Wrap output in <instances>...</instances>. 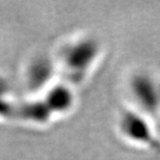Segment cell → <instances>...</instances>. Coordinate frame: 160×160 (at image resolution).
I'll use <instances>...</instances> for the list:
<instances>
[{
    "label": "cell",
    "instance_id": "277c9868",
    "mask_svg": "<svg viewBox=\"0 0 160 160\" xmlns=\"http://www.w3.org/2000/svg\"><path fill=\"white\" fill-rule=\"evenodd\" d=\"M43 100L54 114L69 113L76 104V95L71 86L65 83L53 85L48 89Z\"/></svg>",
    "mask_w": 160,
    "mask_h": 160
},
{
    "label": "cell",
    "instance_id": "52a82bcc",
    "mask_svg": "<svg viewBox=\"0 0 160 160\" xmlns=\"http://www.w3.org/2000/svg\"><path fill=\"white\" fill-rule=\"evenodd\" d=\"M12 110V107L4 99L0 98V116H8L9 111Z\"/></svg>",
    "mask_w": 160,
    "mask_h": 160
},
{
    "label": "cell",
    "instance_id": "3957f363",
    "mask_svg": "<svg viewBox=\"0 0 160 160\" xmlns=\"http://www.w3.org/2000/svg\"><path fill=\"white\" fill-rule=\"evenodd\" d=\"M117 125L120 135L127 142L160 154V138L150 118L127 107L120 112Z\"/></svg>",
    "mask_w": 160,
    "mask_h": 160
},
{
    "label": "cell",
    "instance_id": "6da1fadb",
    "mask_svg": "<svg viewBox=\"0 0 160 160\" xmlns=\"http://www.w3.org/2000/svg\"><path fill=\"white\" fill-rule=\"evenodd\" d=\"M130 108L153 119L160 114V75L148 69H137L126 80Z\"/></svg>",
    "mask_w": 160,
    "mask_h": 160
},
{
    "label": "cell",
    "instance_id": "7a4b0ae2",
    "mask_svg": "<svg viewBox=\"0 0 160 160\" xmlns=\"http://www.w3.org/2000/svg\"><path fill=\"white\" fill-rule=\"evenodd\" d=\"M102 51L101 42L95 36L79 37L63 47V66L75 81H81L97 66Z\"/></svg>",
    "mask_w": 160,
    "mask_h": 160
},
{
    "label": "cell",
    "instance_id": "8992f818",
    "mask_svg": "<svg viewBox=\"0 0 160 160\" xmlns=\"http://www.w3.org/2000/svg\"><path fill=\"white\" fill-rule=\"evenodd\" d=\"M19 113L24 120L33 122L37 124H45L53 117L49 107L44 100H36L24 103L19 107Z\"/></svg>",
    "mask_w": 160,
    "mask_h": 160
},
{
    "label": "cell",
    "instance_id": "5b68a950",
    "mask_svg": "<svg viewBox=\"0 0 160 160\" xmlns=\"http://www.w3.org/2000/svg\"><path fill=\"white\" fill-rule=\"evenodd\" d=\"M53 75L52 62L48 58L40 57L33 60L28 70V82L32 88H39L47 84Z\"/></svg>",
    "mask_w": 160,
    "mask_h": 160
}]
</instances>
